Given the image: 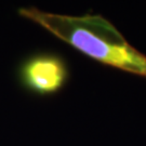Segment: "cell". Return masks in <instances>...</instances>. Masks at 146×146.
<instances>
[{
  "label": "cell",
  "instance_id": "obj_1",
  "mask_svg": "<svg viewBox=\"0 0 146 146\" xmlns=\"http://www.w3.org/2000/svg\"><path fill=\"white\" fill-rule=\"evenodd\" d=\"M20 13L89 56L146 77V56L130 46L104 17L90 14L62 15L36 8H23Z\"/></svg>",
  "mask_w": 146,
  "mask_h": 146
},
{
  "label": "cell",
  "instance_id": "obj_2",
  "mask_svg": "<svg viewBox=\"0 0 146 146\" xmlns=\"http://www.w3.org/2000/svg\"><path fill=\"white\" fill-rule=\"evenodd\" d=\"M24 84L37 92L56 91L64 82L66 70L58 58L36 56L28 60L21 70Z\"/></svg>",
  "mask_w": 146,
  "mask_h": 146
}]
</instances>
